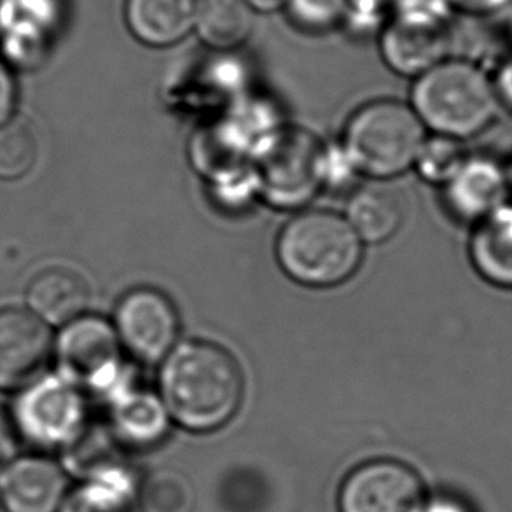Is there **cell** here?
Returning <instances> with one entry per match:
<instances>
[{
    "label": "cell",
    "instance_id": "cell-9",
    "mask_svg": "<svg viewBox=\"0 0 512 512\" xmlns=\"http://www.w3.org/2000/svg\"><path fill=\"white\" fill-rule=\"evenodd\" d=\"M121 348L114 324L84 315L65 326L56 346L69 381L93 388L111 387L118 380Z\"/></svg>",
    "mask_w": 512,
    "mask_h": 512
},
{
    "label": "cell",
    "instance_id": "cell-19",
    "mask_svg": "<svg viewBox=\"0 0 512 512\" xmlns=\"http://www.w3.org/2000/svg\"><path fill=\"white\" fill-rule=\"evenodd\" d=\"M254 25V9L245 0H205L196 30L210 48L231 53L247 42Z\"/></svg>",
    "mask_w": 512,
    "mask_h": 512
},
{
    "label": "cell",
    "instance_id": "cell-24",
    "mask_svg": "<svg viewBox=\"0 0 512 512\" xmlns=\"http://www.w3.org/2000/svg\"><path fill=\"white\" fill-rule=\"evenodd\" d=\"M348 0H285L294 25L306 32H327L343 23Z\"/></svg>",
    "mask_w": 512,
    "mask_h": 512
},
{
    "label": "cell",
    "instance_id": "cell-4",
    "mask_svg": "<svg viewBox=\"0 0 512 512\" xmlns=\"http://www.w3.org/2000/svg\"><path fill=\"white\" fill-rule=\"evenodd\" d=\"M427 137L411 105L376 100L348 121L345 154L355 170L373 179H392L415 167Z\"/></svg>",
    "mask_w": 512,
    "mask_h": 512
},
{
    "label": "cell",
    "instance_id": "cell-10",
    "mask_svg": "<svg viewBox=\"0 0 512 512\" xmlns=\"http://www.w3.org/2000/svg\"><path fill=\"white\" fill-rule=\"evenodd\" d=\"M443 205L453 221L478 226L511 201L507 165L486 154H469L462 168L441 187Z\"/></svg>",
    "mask_w": 512,
    "mask_h": 512
},
{
    "label": "cell",
    "instance_id": "cell-25",
    "mask_svg": "<svg viewBox=\"0 0 512 512\" xmlns=\"http://www.w3.org/2000/svg\"><path fill=\"white\" fill-rule=\"evenodd\" d=\"M390 0H348L343 25L353 35H373L383 32L392 21Z\"/></svg>",
    "mask_w": 512,
    "mask_h": 512
},
{
    "label": "cell",
    "instance_id": "cell-22",
    "mask_svg": "<svg viewBox=\"0 0 512 512\" xmlns=\"http://www.w3.org/2000/svg\"><path fill=\"white\" fill-rule=\"evenodd\" d=\"M469 154L462 140L432 135L427 137L416 158V172L432 186L443 187L462 168Z\"/></svg>",
    "mask_w": 512,
    "mask_h": 512
},
{
    "label": "cell",
    "instance_id": "cell-20",
    "mask_svg": "<svg viewBox=\"0 0 512 512\" xmlns=\"http://www.w3.org/2000/svg\"><path fill=\"white\" fill-rule=\"evenodd\" d=\"M133 483L125 471L114 467L97 478L86 479L70 493L58 512H133Z\"/></svg>",
    "mask_w": 512,
    "mask_h": 512
},
{
    "label": "cell",
    "instance_id": "cell-14",
    "mask_svg": "<svg viewBox=\"0 0 512 512\" xmlns=\"http://www.w3.org/2000/svg\"><path fill=\"white\" fill-rule=\"evenodd\" d=\"M205 0H126L125 20L137 41L168 48L198 27Z\"/></svg>",
    "mask_w": 512,
    "mask_h": 512
},
{
    "label": "cell",
    "instance_id": "cell-28",
    "mask_svg": "<svg viewBox=\"0 0 512 512\" xmlns=\"http://www.w3.org/2000/svg\"><path fill=\"white\" fill-rule=\"evenodd\" d=\"M493 86L500 107L512 112V51L502 56L492 72Z\"/></svg>",
    "mask_w": 512,
    "mask_h": 512
},
{
    "label": "cell",
    "instance_id": "cell-7",
    "mask_svg": "<svg viewBox=\"0 0 512 512\" xmlns=\"http://www.w3.org/2000/svg\"><path fill=\"white\" fill-rule=\"evenodd\" d=\"M420 476L397 460H373L353 469L341 485L340 512H420Z\"/></svg>",
    "mask_w": 512,
    "mask_h": 512
},
{
    "label": "cell",
    "instance_id": "cell-3",
    "mask_svg": "<svg viewBox=\"0 0 512 512\" xmlns=\"http://www.w3.org/2000/svg\"><path fill=\"white\" fill-rule=\"evenodd\" d=\"M277 257L285 275L294 282L334 287L359 270L362 240L345 217L310 210L285 224L278 236Z\"/></svg>",
    "mask_w": 512,
    "mask_h": 512
},
{
    "label": "cell",
    "instance_id": "cell-32",
    "mask_svg": "<svg viewBox=\"0 0 512 512\" xmlns=\"http://www.w3.org/2000/svg\"><path fill=\"white\" fill-rule=\"evenodd\" d=\"M254 11L261 13H270L277 11L280 7H285V0H245Z\"/></svg>",
    "mask_w": 512,
    "mask_h": 512
},
{
    "label": "cell",
    "instance_id": "cell-5",
    "mask_svg": "<svg viewBox=\"0 0 512 512\" xmlns=\"http://www.w3.org/2000/svg\"><path fill=\"white\" fill-rule=\"evenodd\" d=\"M326 165L324 146L312 133H275L257 156V189L277 207H301L326 182Z\"/></svg>",
    "mask_w": 512,
    "mask_h": 512
},
{
    "label": "cell",
    "instance_id": "cell-31",
    "mask_svg": "<svg viewBox=\"0 0 512 512\" xmlns=\"http://www.w3.org/2000/svg\"><path fill=\"white\" fill-rule=\"evenodd\" d=\"M420 512H471L464 504H460L457 500L439 499L429 502L422 507Z\"/></svg>",
    "mask_w": 512,
    "mask_h": 512
},
{
    "label": "cell",
    "instance_id": "cell-29",
    "mask_svg": "<svg viewBox=\"0 0 512 512\" xmlns=\"http://www.w3.org/2000/svg\"><path fill=\"white\" fill-rule=\"evenodd\" d=\"M16 105V86L6 65L0 62V125L11 119Z\"/></svg>",
    "mask_w": 512,
    "mask_h": 512
},
{
    "label": "cell",
    "instance_id": "cell-16",
    "mask_svg": "<svg viewBox=\"0 0 512 512\" xmlns=\"http://www.w3.org/2000/svg\"><path fill=\"white\" fill-rule=\"evenodd\" d=\"M467 256L485 284L512 292V201L471 228Z\"/></svg>",
    "mask_w": 512,
    "mask_h": 512
},
{
    "label": "cell",
    "instance_id": "cell-26",
    "mask_svg": "<svg viewBox=\"0 0 512 512\" xmlns=\"http://www.w3.org/2000/svg\"><path fill=\"white\" fill-rule=\"evenodd\" d=\"M395 20L430 27H451L457 14L451 0H390Z\"/></svg>",
    "mask_w": 512,
    "mask_h": 512
},
{
    "label": "cell",
    "instance_id": "cell-33",
    "mask_svg": "<svg viewBox=\"0 0 512 512\" xmlns=\"http://www.w3.org/2000/svg\"><path fill=\"white\" fill-rule=\"evenodd\" d=\"M7 9H9V0H0V28L6 21Z\"/></svg>",
    "mask_w": 512,
    "mask_h": 512
},
{
    "label": "cell",
    "instance_id": "cell-15",
    "mask_svg": "<svg viewBox=\"0 0 512 512\" xmlns=\"http://www.w3.org/2000/svg\"><path fill=\"white\" fill-rule=\"evenodd\" d=\"M30 312L53 326H67L81 319L90 303V285L69 266H49L39 271L28 285Z\"/></svg>",
    "mask_w": 512,
    "mask_h": 512
},
{
    "label": "cell",
    "instance_id": "cell-12",
    "mask_svg": "<svg viewBox=\"0 0 512 512\" xmlns=\"http://www.w3.org/2000/svg\"><path fill=\"white\" fill-rule=\"evenodd\" d=\"M65 493V472L46 457L14 460L0 479V504L7 512H58Z\"/></svg>",
    "mask_w": 512,
    "mask_h": 512
},
{
    "label": "cell",
    "instance_id": "cell-30",
    "mask_svg": "<svg viewBox=\"0 0 512 512\" xmlns=\"http://www.w3.org/2000/svg\"><path fill=\"white\" fill-rule=\"evenodd\" d=\"M14 448H16V437H14L13 425L9 422L6 411L0 408V467L11 460Z\"/></svg>",
    "mask_w": 512,
    "mask_h": 512
},
{
    "label": "cell",
    "instance_id": "cell-34",
    "mask_svg": "<svg viewBox=\"0 0 512 512\" xmlns=\"http://www.w3.org/2000/svg\"><path fill=\"white\" fill-rule=\"evenodd\" d=\"M507 177H509V187H511V201H512V161L507 165Z\"/></svg>",
    "mask_w": 512,
    "mask_h": 512
},
{
    "label": "cell",
    "instance_id": "cell-6",
    "mask_svg": "<svg viewBox=\"0 0 512 512\" xmlns=\"http://www.w3.org/2000/svg\"><path fill=\"white\" fill-rule=\"evenodd\" d=\"M114 329L123 348L133 357L156 364L167 359L177 346L179 313L163 292L139 287L119 301Z\"/></svg>",
    "mask_w": 512,
    "mask_h": 512
},
{
    "label": "cell",
    "instance_id": "cell-2",
    "mask_svg": "<svg viewBox=\"0 0 512 512\" xmlns=\"http://www.w3.org/2000/svg\"><path fill=\"white\" fill-rule=\"evenodd\" d=\"M411 107L434 135L462 142L485 133L502 109L492 72L464 56H451L415 79Z\"/></svg>",
    "mask_w": 512,
    "mask_h": 512
},
{
    "label": "cell",
    "instance_id": "cell-18",
    "mask_svg": "<svg viewBox=\"0 0 512 512\" xmlns=\"http://www.w3.org/2000/svg\"><path fill=\"white\" fill-rule=\"evenodd\" d=\"M168 415L161 397L149 392H128L121 395L112 422L123 441L132 446H151L167 434Z\"/></svg>",
    "mask_w": 512,
    "mask_h": 512
},
{
    "label": "cell",
    "instance_id": "cell-8",
    "mask_svg": "<svg viewBox=\"0 0 512 512\" xmlns=\"http://www.w3.org/2000/svg\"><path fill=\"white\" fill-rule=\"evenodd\" d=\"M18 422L32 443L65 450L86 429L83 395L72 381H42L21 399Z\"/></svg>",
    "mask_w": 512,
    "mask_h": 512
},
{
    "label": "cell",
    "instance_id": "cell-27",
    "mask_svg": "<svg viewBox=\"0 0 512 512\" xmlns=\"http://www.w3.org/2000/svg\"><path fill=\"white\" fill-rule=\"evenodd\" d=\"M457 14L469 18H493L507 13L512 7V0H451Z\"/></svg>",
    "mask_w": 512,
    "mask_h": 512
},
{
    "label": "cell",
    "instance_id": "cell-11",
    "mask_svg": "<svg viewBox=\"0 0 512 512\" xmlns=\"http://www.w3.org/2000/svg\"><path fill=\"white\" fill-rule=\"evenodd\" d=\"M51 352L48 324L34 312L0 310V390L25 387L41 373Z\"/></svg>",
    "mask_w": 512,
    "mask_h": 512
},
{
    "label": "cell",
    "instance_id": "cell-17",
    "mask_svg": "<svg viewBox=\"0 0 512 512\" xmlns=\"http://www.w3.org/2000/svg\"><path fill=\"white\" fill-rule=\"evenodd\" d=\"M404 219V201L392 187H364L348 205V222L362 242H387L399 233Z\"/></svg>",
    "mask_w": 512,
    "mask_h": 512
},
{
    "label": "cell",
    "instance_id": "cell-21",
    "mask_svg": "<svg viewBox=\"0 0 512 512\" xmlns=\"http://www.w3.org/2000/svg\"><path fill=\"white\" fill-rule=\"evenodd\" d=\"M37 153V139L28 123L21 119H9L0 125V179L25 177L34 168Z\"/></svg>",
    "mask_w": 512,
    "mask_h": 512
},
{
    "label": "cell",
    "instance_id": "cell-1",
    "mask_svg": "<svg viewBox=\"0 0 512 512\" xmlns=\"http://www.w3.org/2000/svg\"><path fill=\"white\" fill-rule=\"evenodd\" d=\"M160 392L172 420L191 432H212L242 406V369L222 346L187 341L165 359Z\"/></svg>",
    "mask_w": 512,
    "mask_h": 512
},
{
    "label": "cell",
    "instance_id": "cell-23",
    "mask_svg": "<svg viewBox=\"0 0 512 512\" xmlns=\"http://www.w3.org/2000/svg\"><path fill=\"white\" fill-rule=\"evenodd\" d=\"M193 488L175 471L154 472L142 490L146 512H189L193 509Z\"/></svg>",
    "mask_w": 512,
    "mask_h": 512
},
{
    "label": "cell",
    "instance_id": "cell-13",
    "mask_svg": "<svg viewBox=\"0 0 512 512\" xmlns=\"http://www.w3.org/2000/svg\"><path fill=\"white\" fill-rule=\"evenodd\" d=\"M380 49L395 74L418 79L451 58V27H430L392 18L381 32Z\"/></svg>",
    "mask_w": 512,
    "mask_h": 512
}]
</instances>
